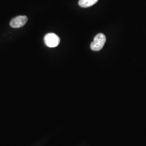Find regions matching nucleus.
Segmentation results:
<instances>
[{"label":"nucleus","mask_w":146,"mask_h":146,"mask_svg":"<svg viewBox=\"0 0 146 146\" xmlns=\"http://www.w3.org/2000/svg\"><path fill=\"white\" fill-rule=\"evenodd\" d=\"M106 38L104 34L100 33L94 37V41L90 44V48L93 51H99L102 49L106 43Z\"/></svg>","instance_id":"f257e3e1"},{"label":"nucleus","mask_w":146,"mask_h":146,"mask_svg":"<svg viewBox=\"0 0 146 146\" xmlns=\"http://www.w3.org/2000/svg\"><path fill=\"white\" fill-rule=\"evenodd\" d=\"M44 41L47 47L54 48L57 47L60 42V39L54 33H48L44 37Z\"/></svg>","instance_id":"f03ea898"},{"label":"nucleus","mask_w":146,"mask_h":146,"mask_svg":"<svg viewBox=\"0 0 146 146\" xmlns=\"http://www.w3.org/2000/svg\"><path fill=\"white\" fill-rule=\"evenodd\" d=\"M28 18L26 16H19L13 19L10 22V26L14 28H21L26 25Z\"/></svg>","instance_id":"7ed1b4c3"},{"label":"nucleus","mask_w":146,"mask_h":146,"mask_svg":"<svg viewBox=\"0 0 146 146\" xmlns=\"http://www.w3.org/2000/svg\"><path fill=\"white\" fill-rule=\"evenodd\" d=\"M98 0H80L78 5L83 8H87L95 5Z\"/></svg>","instance_id":"20e7f679"}]
</instances>
